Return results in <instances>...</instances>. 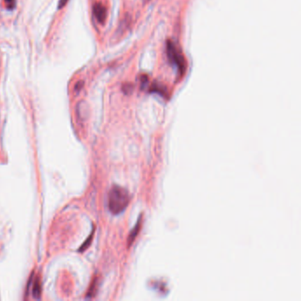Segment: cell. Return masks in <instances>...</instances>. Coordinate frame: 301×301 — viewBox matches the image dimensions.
I'll use <instances>...</instances> for the list:
<instances>
[{"label": "cell", "mask_w": 301, "mask_h": 301, "mask_svg": "<svg viewBox=\"0 0 301 301\" xmlns=\"http://www.w3.org/2000/svg\"><path fill=\"white\" fill-rule=\"evenodd\" d=\"M166 51L169 58L170 61L176 65L180 74H183L186 71V60L181 52L177 50L172 42L168 41L166 43Z\"/></svg>", "instance_id": "obj_2"}, {"label": "cell", "mask_w": 301, "mask_h": 301, "mask_svg": "<svg viewBox=\"0 0 301 301\" xmlns=\"http://www.w3.org/2000/svg\"><path fill=\"white\" fill-rule=\"evenodd\" d=\"M67 1H68V0H59V2H58V8L62 9L63 7L66 5V3H67Z\"/></svg>", "instance_id": "obj_8"}, {"label": "cell", "mask_w": 301, "mask_h": 301, "mask_svg": "<svg viewBox=\"0 0 301 301\" xmlns=\"http://www.w3.org/2000/svg\"><path fill=\"white\" fill-rule=\"evenodd\" d=\"M146 1H149V0H146Z\"/></svg>", "instance_id": "obj_9"}, {"label": "cell", "mask_w": 301, "mask_h": 301, "mask_svg": "<svg viewBox=\"0 0 301 301\" xmlns=\"http://www.w3.org/2000/svg\"><path fill=\"white\" fill-rule=\"evenodd\" d=\"M36 282H35V285H34L33 288V295L34 297L36 298V299H39L40 298V295H41V287H40V282H39V279H36Z\"/></svg>", "instance_id": "obj_5"}, {"label": "cell", "mask_w": 301, "mask_h": 301, "mask_svg": "<svg viewBox=\"0 0 301 301\" xmlns=\"http://www.w3.org/2000/svg\"><path fill=\"white\" fill-rule=\"evenodd\" d=\"M93 12H94V15L96 18L97 21L101 24H103L107 18L106 8L101 3H96L93 7Z\"/></svg>", "instance_id": "obj_3"}, {"label": "cell", "mask_w": 301, "mask_h": 301, "mask_svg": "<svg viewBox=\"0 0 301 301\" xmlns=\"http://www.w3.org/2000/svg\"><path fill=\"white\" fill-rule=\"evenodd\" d=\"M140 221H139V222L137 223L136 225H135V227L132 229V231H131V234L129 236V246L133 242L134 239H136V236L138 235L139 231H140Z\"/></svg>", "instance_id": "obj_4"}, {"label": "cell", "mask_w": 301, "mask_h": 301, "mask_svg": "<svg viewBox=\"0 0 301 301\" xmlns=\"http://www.w3.org/2000/svg\"><path fill=\"white\" fill-rule=\"evenodd\" d=\"M150 91L151 92H157V93L161 94V95H166V89L161 85H154L151 87Z\"/></svg>", "instance_id": "obj_6"}, {"label": "cell", "mask_w": 301, "mask_h": 301, "mask_svg": "<svg viewBox=\"0 0 301 301\" xmlns=\"http://www.w3.org/2000/svg\"><path fill=\"white\" fill-rule=\"evenodd\" d=\"M4 3L6 4V7L9 10H12V9L14 8V6L16 4L15 0H4Z\"/></svg>", "instance_id": "obj_7"}, {"label": "cell", "mask_w": 301, "mask_h": 301, "mask_svg": "<svg viewBox=\"0 0 301 301\" xmlns=\"http://www.w3.org/2000/svg\"><path fill=\"white\" fill-rule=\"evenodd\" d=\"M128 190L120 186H112L108 194V208L113 215H120L128 208L130 202Z\"/></svg>", "instance_id": "obj_1"}]
</instances>
